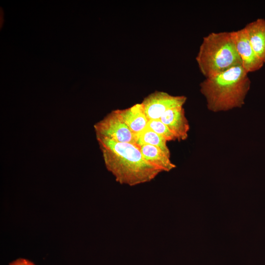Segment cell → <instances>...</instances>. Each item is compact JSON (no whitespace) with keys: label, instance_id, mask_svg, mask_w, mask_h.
Returning a JSON list of instances; mask_svg holds the SVG:
<instances>
[{"label":"cell","instance_id":"cell-1","mask_svg":"<svg viewBox=\"0 0 265 265\" xmlns=\"http://www.w3.org/2000/svg\"><path fill=\"white\" fill-rule=\"evenodd\" d=\"M96 138L106 169L120 184L133 186L149 182L163 172L144 158L139 146Z\"/></svg>","mask_w":265,"mask_h":265},{"label":"cell","instance_id":"cell-2","mask_svg":"<svg viewBox=\"0 0 265 265\" xmlns=\"http://www.w3.org/2000/svg\"><path fill=\"white\" fill-rule=\"evenodd\" d=\"M250 85L248 73L238 65L205 78L200 84V90L208 109L216 112L242 107Z\"/></svg>","mask_w":265,"mask_h":265},{"label":"cell","instance_id":"cell-3","mask_svg":"<svg viewBox=\"0 0 265 265\" xmlns=\"http://www.w3.org/2000/svg\"><path fill=\"white\" fill-rule=\"evenodd\" d=\"M196 60L205 78L242 65L231 32L226 31L211 32L204 37Z\"/></svg>","mask_w":265,"mask_h":265},{"label":"cell","instance_id":"cell-4","mask_svg":"<svg viewBox=\"0 0 265 265\" xmlns=\"http://www.w3.org/2000/svg\"><path fill=\"white\" fill-rule=\"evenodd\" d=\"M94 129L96 137L137 145L135 134L131 132L115 110L95 124Z\"/></svg>","mask_w":265,"mask_h":265},{"label":"cell","instance_id":"cell-5","mask_svg":"<svg viewBox=\"0 0 265 265\" xmlns=\"http://www.w3.org/2000/svg\"><path fill=\"white\" fill-rule=\"evenodd\" d=\"M186 101L185 96H173L162 91H155L146 97L141 103L149 120L159 119L167 110L183 106Z\"/></svg>","mask_w":265,"mask_h":265},{"label":"cell","instance_id":"cell-6","mask_svg":"<svg viewBox=\"0 0 265 265\" xmlns=\"http://www.w3.org/2000/svg\"><path fill=\"white\" fill-rule=\"evenodd\" d=\"M230 32L242 67L248 73L260 70L264 63L254 52L244 27Z\"/></svg>","mask_w":265,"mask_h":265},{"label":"cell","instance_id":"cell-7","mask_svg":"<svg viewBox=\"0 0 265 265\" xmlns=\"http://www.w3.org/2000/svg\"><path fill=\"white\" fill-rule=\"evenodd\" d=\"M176 136L178 141L188 137L189 125L183 106H177L166 111L159 118Z\"/></svg>","mask_w":265,"mask_h":265},{"label":"cell","instance_id":"cell-8","mask_svg":"<svg viewBox=\"0 0 265 265\" xmlns=\"http://www.w3.org/2000/svg\"><path fill=\"white\" fill-rule=\"evenodd\" d=\"M119 117L135 135L144 130L149 122L141 103L129 108L115 110Z\"/></svg>","mask_w":265,"mask_h":265},{"label":"cell","instance_id":"cell-9","mask_svg":"<svg viewBox=\"0 0 265 265\" xmlns=\"http://www.w3.org/2000/svg\"><path fill=\"white\" fill-rule=\"evenodd\" d=\"M244 28L254 52L265 63V19L258 18L247 24Z\"/></svg>","mask_w":265,"mask_h":265},{"label":"cell","instance_id":"cell-10","mask_svg":"<svg viewBox=\"0 0 265 265\" xmlns=\"http://www.w3.org/2000/svg\"><path fill=\"white\" fill-rule=\"evenodd\" d=\"M139 147L144 158L162 171L168 172L176 167L171 162L170 157L158 147L150 145H142Z\"/></svg>","mask_w":265,"mask_h":265},{"label":"cell","instance_id":"cell-11","mask_svg":"<svg viewBox=\"0 0 265 265\" xmlns=\"http://www.w3.org/2000/svg\"><path fill=\"white\" fill-rule=\"evenodd\" d=\"M136 144L150 145L158 147L170 157V150L167 145V141L152 130L145 128L135 135Z\"/></svg>","mask_w":265,"mask_h":265},{"label":"cell","instance_id":"cell-12","mask_svg":"<svg viewBox=\"0 0 265 265\" xmlns=\"http://www.w3.org/2000/svg\"><path fill=\"white\" fill-rule=\"evenodd\" d=\"M164 138L167 141L177 140L176 136L159 119L150 120L146 128Z\"/></svg>","mask_w":265,"mask_h":265},{"label":"cell","instance_id":"cell-13","mask_svg":"<svg viewBox=\"0 0 265 265\" xmlns=\"http://www.w3.org/2000/svg\"><path fill=\"white\" fill-rule=\"evenodd\" d=\"M9 265H36L33 262L24 259L19 258L12 262H11Z\"/></svg>","mask_w":265,"mask_h":265}]
</instances>
